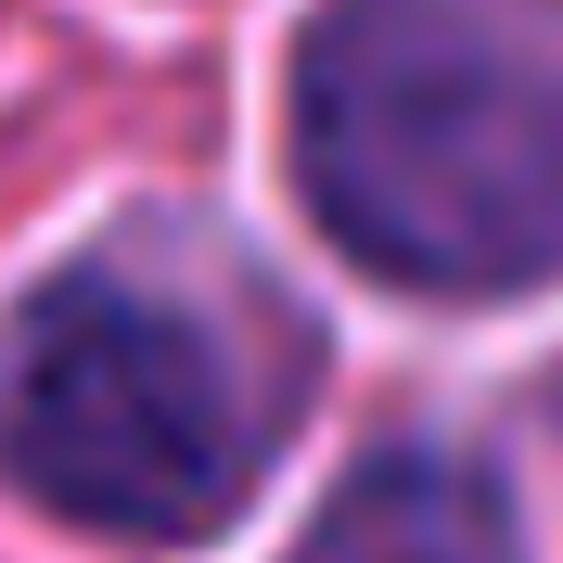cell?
Masks as SVG:
<instances>
[{"mask_svg":"<svg viewBox=\"0 0 563 563\" xmlns=\"http://www.w3.org/2000/svg\"><path fill=\"white\" fill-rule=\"evenodd\" d=\"M295 192L397 295L563 269V0H320L295 38Z\"/></svg>","mask_w":563,"mask_h":563,"instance_id":"cell-1","label":"cell"},{"mask_svg":"<svg viewBox=\"0 0 563 563\" xmlns=\"http://www.w3.org/2000/svg\"><path fill=\"white\" fill-rule=\"evenodd\" d=\"M0 461L65 526L218 538L256 474V422L192 320H167L129 282H65L0 358Z\"/></svg>","mask_w":563,"mask_h":563,"instance_id":"cell-2","label":"cell"},{"mask_svg":"<svg viewBox=\"0 0 563 563\" xmlns=\"http://www.w3.org/2000/svg\"><path fill=\"white\" fill-rule=\"evenodd\" d=\"M295 563H526V538H512L499 474H474L449 449H385L320 499Z\"/></svg>","mask_w":563,"mask_h":563,"instance_id":"cell-3","label":"cell"}]
</instances>
